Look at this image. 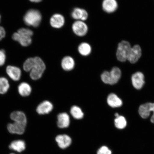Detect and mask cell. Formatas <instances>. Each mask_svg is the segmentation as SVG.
<instances>
[{"label":"cell","mask_w":154,"mask_h":154,"mask_svg":"<svg viewBox=\"0 0 154 154\" xmlns=\"http://www.w3.org/2000/svg\"><path fill=\"white\" fill-rule=\"evenodd\" d=\"M118 5L116 0H103L102 8L104 11L108 13L114 12L118 8Z\"/></svg>","instance_id":"5bb4252c"},{"label":"cell","mask_w":154,"mask_h":154,"mask_svg":"<svg viewBox=\"0 0 154 154\" xmlns=\"http://www.w3.org/2000/svg\"><path fill=\"white\" fill-rule=\"evenodd\" d=\"M133 86L137 90H140L143 87L144 84V76L140 72L135 73L131 78Z\"/></svg>","instance_id":"4fadbf2b"},{"label":"cell","mask_w":154,"mask_h":154,"mask_svg":"<svg viewBox=\"0 0 154 154\" xmlns=\"http://www.w3.org/2000/svg\"><path fill=\"white\" fill-rule=\"evenodd\" d=\"M131 48L129 42L122 40L118 44L116 53L118 60L121 62H124L127 60L129 52Z\"/></svg>","instance_id":"277c9868"},{"label":"cell","mask_w":154,"mask_h":154,"mask_svg":"<svg viewBox=\"0 0 154 154\" xmlns=\"http://www.w3.org/2000/svg\"><path fill=\"white\" fill-rule=\"evenodd\" d=\"M18 91L20 95L23 97H27L31 94V86L28 83L22 82L18 86Z\"/></svg>","instance_id":"ffe728a7"},{"label":"cell","mask_w":154,"mask_h":154,"mask_svg":"<svg viewBox=\"0 0 154 154\" xmlns=\"http://www.w3.org/2000/svg\"><path fill=\"white\" fill-rule=\"evenodd\" d=\"M78 51L81 55L84 56H87L91 54L92 48L89 44L83 42L79 45Z\"/></svg>","instance_id":"603a6c76"},{"label":"cell","mask_w":154,"mask_h":154,"mask_svg":"<svg viewBox=\"0 0 154 154\" xmlns=\"http://www.w3.org/2000/svg\"><path fill=\"white\" fill-rule=\"evenodd\" d=\"M53 105L51 102L45 101L42 102L38 106L36 111L39 115L48 114L52 110Z\"/></svg>","instance_id":"9a60e30c"},{"label":"cell","mask_w":154,"mask_h":154,"mask_svg":"<svg viewBox=\"0 0 154 154\" xmlns=\"http://www.w3.org/2000/svg\"><path fill=\"white\" fill-rule=\"evenodd\" d=\"M50 23L54 28H61L65 23L64 17L62 14L59 13L54 14L50 19Z\"/></svg>","instance_id":"ba28073f"},{"label":"cell","mask_w":154,"mask_h":154,"mask_svg":"<svg viewBox=\"0 0 154 154\" xmlns=\"http://www.w3.org/2000/svg\"><path fill=\"white\" fill-rule=\"evenodd\" d=\"M151 112H153V114L151 117V121L154 124V103L143 104L140 106L138 109V112L140 117L144 119H147Z\"/></svg>","instance_id":"5b68a950"},{"label":"cell","mask_w":154,"mask_h":154,"mask_svg":"<svg viewBox=\"0 0 154 154\" xmlns=\"http://www.w3.org/2000/svg\"><path fill=\"white\" fill-rule=\"evenodd\" d=\"M107 103L112 108L119 107L122 105V101L120 98L114 94L112 93L108 96Z\"/></svg>","instance_id":"d6986e66"},{"label":"cell","mask_w":154,"mask_h":154,"mask_svg":"<svg viewBox=\"0 0 154 154\" xmlns=\"http://www.w3.org/2000/svg\"><path fill=\"white\" fill-rule=\"evenodd\" d=\"M10 149L15 151L21 152L26 149V143L23 140H15L11 142L9 146Z\"/></svg>","instance_id":"7402d4cb"},{"label":"cell","mask_w":154,"mask_h":154,"mask_svg":"<svg viewBox=\"0 0 154 154\" xmlns=\"http://www.w3.org/2000/svg\"><path fill=\"white\" fill-rule=\"evenodd\" d=\"M17 32L19 34L31 37L33 34V32L32 30L29 29L22 28L19 29Z\"/></svg>","instance_id":"4316f807"},{"label":"cell","mask_w":154,"mask_h":154,"mask_svg":"<svg viewBox=\"0 0 154 154\" xmlns=\"http://www.w3.org/2000/svg\"><path fill=\"white\" fill-rule=\"evenodd\" d=\"M1 15H0V22H1Z\"/></svg>","instance_id":"d6a6232c"},{"label":"cell","mask_w":154,"mask_h":154,"mask_svg":"<svg viewBox=\"0 0 154 154\" xmlns=\"http://www.w3.org/2000/svg\"><path fill=\"white\" fill-rule=\"evenodd\" d=\"M127 121L124 116H119L116 117L115 120V126L119 129H123L127 126Z\"/></svg>","instance_id":"484cf974"},{"label":"cell","mask_w":154,"mask_h":154,"mask_svg":"<svg viewBox=\"0 0 154 154\" xmlns=\"http://www.w3.org/2000/svg\"><path fill=\"white\" fill-rule=\"evenodd\" d=\"M71 16L75 20L84 22L88 18V14L85 9L76 7L73 9Z\"/></svg>","instance_id":"7c38bea8"},{"label":"cell","mask_w":154,"mask_h":154,"mask_svg":"<svg viewBox=\"0 0 154 154\" xmlns=\"http://www.w3.org/2000/svg\"><path fill=\"white\" fill-rule=\"evenodd\" d=\"M6 71L8 75L14 81H18L20 79L22 71L19 67L9 65L7 66Z\"/></svg>","instance_id":"9c48e42d"},{"label":"cell","mask_w":154,"mask_h":154,"mask_svg":"<svg viewBox=\"0 0 154 154\" xmlns=\"http://www.w3.org/2000/svg\"><path fill=\"white\" fill-rule=\"evenodd\" d=\"M10 154H14V153H11Z\"/></svg>","instance_id":"836d02e7"},{"label":"cell","mask_w":154,"mask_h":154,"mask_svg":"<svg viewBox=\"0 0 154 154\" xmlns=\"http://www.w3.org/2000/svg\"><path fill=\"white\" fill-rule=\"evenodd\" d=\"M9 88V83L7 79L5 77H0V94L6 93Z\"/></svg>","instance_id":"cb8c5ba5"},{"label":"cell","mask_w":154,"mask_h":154,"mask_svg":"<svg viewBox=\"0 0 154 154\" xmlns=\"http://www.w3.org/2000/svg\"><path fill=\"white\" fill-rule=\"evenodd\" d=\"M70 113L74 118L78 120L82 119L84 117V113L81 109L76 106H73L71 108Z\"/></svg>","instance_id":"d4e9b609"},{"label":"cell","mask_w":154,"mask_h":154,"mask_svg":"<svg viewBox=\"0 0 154 154\" xmlns=\"http://www.w3.org/2000/svg\"><path fill=\"white\" fill-rule=\"evenodd\" d=\"M115 116L116 117H118V116H119V113H116L115 114Z\"/></svg>","instance_id":"1f68e13d"},{"label":"cell","mask_w":154,"mask_h":154,"mask_svg":"<svg viewBox=\"0 0 154 154\" xmlns=\"http://www.w3.org/2000/svg\"><path fill=\"white\" fill-rule=\"evenodd\" d=\"M31 61L30 76L33 80L41 78L46 69V65L42 59L38 57H32Z\"/></svg>","instance_id":"6da1fadb"},{"label":"cell","mask_w":154,"mask_h":154,"mask_svg":"<svg viewBox=\"0 0 154 154\" xmlns=\"http://www.w3.org/2000/svg\"><path fill=\"white\" fill-rule=\"evenodd\" d=\"M23 19L25 23L27 26L37 27L41 23L42 14L37 10L30 9L26 13Z\"/></svg>","instance_id":"3957f363"},{"label":"cell","mask_w":154,"mask_h":154,"mask_svg":"<svg viewBox=\"0 0 154 154\" xmlns=\"http://www.w3.org/2000/svg\"><path fill=\"white\" fill-rule=\"evenodd\" d=\"M55 140L59 147L61 149L68 147L72 143V139L70 136L66 134H60L57 136Z\"/></svg>","instance_id":"8fae6325"},{"label":"cell","mask_w":154,"mask_h":154,"mask_svg":"<svg viewBox=\"0 0 154 154\" xmlns=\"http://www.w3.org/2000/svg\"><path fill=\"white\" fill-rule=\"evenodd\" d=\"M31 2H32L38 3L42 1V0H29Z\"/></svg>","instance_id":"4dcf8cb0"},{"label":"cell","mask_w":154,"mask_h":154,"mask_svg":"<svg viewBox=\"0 0 154 154\" xmlns=\"http://www.w3.org/2000/svg\"><path fill=\"white\" fill-rule=\"evenodd\" d=\"M26 126V125L13 122L7 125V129L11 134H22L25 132Z\"/></svg>","instance_id":"30bf717a"},{"label":"cell","mask_w":154,"mask_h":154,"mask_svg":"<svg viewBox=\"0 0 154 154\" xmlns=\"http://www.w3.org/2000/svg\"><path fill=\"white\" fill-rule=\"evenodd\" d=\"M6 60L5 52L3 50H0V66L5 64Z\"/></svg>","instance_id":"f1b7e54d"},{"label":"cell","mask_w":154,"mask_h":154,"mask_svg":"<svg viewBox=\"0 0 154 154\" xmlns=\"http://www.w3.org/2000/svg\"><path fill=\"white\" fill-rule=\"evenodd\" d=\"M10 118L14 122L26 125L27 118L25 113L21 111H15L11 113Z\"/></svg>","instance_id":"e0dca14e"},{"label":"cell","mask_w":154,"mask_h":154,"mask_svg":"<svg viewBox=\"0 0 154 154\" xmlns=\"http://www.w3.org/2000/svg\"><path fill=\"white\" fill-rule=\"evenodd\" d=\"M5 34L6 32L4 28L3 27L0 26V40L5 37Z\"/></svg>","instance_id":"f546056e"},{"label":"cell","mask_w":154,"mask_h":154,"mask_svg":"<svg viewBox=\"0 0 154 154\" xmlns=\"http://www.w3.org/2000/svg\"><path fill=\"white\" fill-rule=\"evenodd\" d=\"M13 40L19 42L23 47H27L32 43L31 37L20 34L18 32H15L13 35Z\"/></svg>","instance_id":"2e32d148"},{"label":"cell","mask_w":154,"mask_h":154,"mask_svg":"<svg viewBox=\"0 0 154 154\" xmlns=\"http://www.w3.org/2000/svg\"><path fill=\"white\" fill-rule=\"evenodd\" d=\"M121 75L120 69L118 67H115L110 72L105 71L103 72L101 75V79L105 84L114 85L119 82Z\"/></svg>","instance_id":"7a4b0ae2"},{"label":"cell","mask_w":154,"mask_h":154,"mask_svg":"<svg viewBox=\"0 0 154 154\" xmlns=\"http://www.w3.org/2000/svg\"><path fill=\"white\" fill-rule=\"evenodd\" d=\"M72 29L74 33L80 37L85 36L88 31L87 25L82 20H76L73 23Z\"/></svg>","instance_id":"8992f818"},{"label":"cell","mask_w":154,"mask_h":154,"mask_svg":"<svg viewBox=\"0 0 154 154\" xmlns=\"http://www.w3.org/2000/svg\"><path fill=\"white\" fill-rule=\"evenodd\" d=\"M70 123V117L67 113H62L58 115L57 125L59 128H67L69 126Z\"/></svg>","instance_id":"ac0fdd59"},{"label":"cell","mask_w":154,"mask_h":154,"mask_svg":"<svg viewBox=\"0 0 154 154\" xmlns=\"http://www.w3.org/2000/svg\"><path fill=\"white\" fill-rule=\"evenodd\" d=\"M61 64L63 70L69 71L74 69L75 63L74 59L72 57L66 56L63 58L61 61Z\"/></svg>","instance_id":"44dd1931"},{"label":"cell","mask_w":154,"mask_h":154,"mask_svg":"<svg viewBox=\"0 0 154 154\" xmlns=\"http://www.w3.org/2000/svg\"><path fill=\"white\" fill-rule=\"evenodd\" d=\"M97 154H112V151L107 146H103L98 150Z\"/></svg>","instance_id":"83f0119b"},{"label":"cell","mask_w":154,"mask_h":154,"mask_svg":"<svg viewBox=\"0 0 154 154\" xmlns=\"http://www.w3.org/2000/svg\"><path fill=\"white\" fill-rule=\"evenodd\" d=\"M142 55V50L140 46L135 45L131 48L129 52L127 60L132 63H136L139 60Z\"/></svg>","instance_id":"52a82bcc"}]
</instances>
